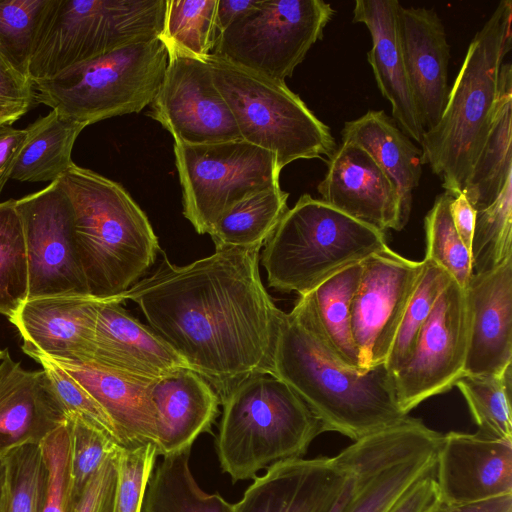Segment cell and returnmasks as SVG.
Returning <instances> with one entry per match:
<instances>
[{"instance_id":"obj_32","label":"cell","mask_w":512,"mask_h":512,"mask_svg":"<svg viewBox=\"0 0 512 512\" xmlns=\"http://www.w3.org/2000/svg\"><path fill=\"white\" fill-rule=\"evenodd\" d=\"M190 452L163 456L148 481L142 512H234V504L200 488L190 470Z\"/></svg>"},{"instance_id":"obj_17","label":"cell","mask_w":512,"mask_h":512,"mask_svg":"<svg viewBox=\"0 0 512 512\" xmlns=\"http://www.w3.org/2000/svg\"><path fill=\"white\" fill-rule=\"evenodd\" d=\"M443 506L512 494V441L450 431L442 436L435 466Z\"/></svg>"},{"instance_id":"obj_56","label":"cell","mask_w":512,"mask_h":512,"mask_svg":"<svg viewBox=\"0 0 512 512\" xmlns=\"http://www.w3.org/2000/svg\"><path fill=\"white\" fill-rule=\"evenodd\" d=\"M431 512H444V506L442 504L438 505Z\"/></svg>"},{"instance_id":"obj_44","label":"cell","mask_w":512,"mask_h":512,"mask_svg":"<svg viewBox=\"0 0 512 512\" xmlns=\"http://www.w3.org/2000/svg\"><path fill=\"white\" fill-rule=\"evenodd\" d=\"M157 456V447L153 443L119 447L116 454L117 487L113 512L142 511L147 484Z\"/></svg>"},{"instance_id":"obj_3","label":"cell","mask_w":512,"mask_h":512,"mask_svg":"<svg viewBox=\"0 0 512 512\" xmlns=\"http://www.w3.org/2000/svg\"><path fill=\"white\" fill-rule=\"evenodd\" d=\"M58 182L72 207L89 296L122 295L146 274L160 250L146 214L119 183L74 163Z\"/></svg>"},{"instance_id":"obj_11","label":"cell","mask_w":512,"mask_h":512,"mask_svg":"<svg viewBox=\"0 0 512 512\" xmlns=\"http://www.w3.org/2000/svg\"><path fill=\"white\" fill-rule=\"evenodd\" d=\"M334 14L323 0H258L218 35L211 54L285 82Z\"/></svg>"},{"instance_id":"obj_51","label":"cell","mask_w":512,"mask_h":512,"mask_svg":"<svg viewBox=\"0 0 512 512\" xmlns=\"http://www.w3.org/2000/svg\"><path fill=\"white\" fill-rule=\"evenodd\" d=\"M258 0H217L216 27L218 35L256 5Z\"/></svg>"},{"instance_id":"obj_24","label":"cell","mask_w":512,"mask_h":512,"mask_svg":"<svg viewBox=\"0 0 512 512\" xmlns=\"http://www.w3.org/2000/svg\"><path fill=\"white\" fill-rule=\"evenodd\" d=\"M397 0H357L353 22L364 24L372 47L367 60L382 95L390 102L393 120L409 138L421 143L425 132L410 86L402 52Z\"/></svg>"},{"instance_id":"obj_20","label":"cell","mask_w":512,"mask_h":512,"mask_svg":"<svg viewBox=\"0 0 512 512\" xmlns=\"http://www.w3.org/2000/svg\"><path fill=\"white\" fill-rule=\"evenodd\" d=\"M256 476L234 512H327L350 469L335 456L291 459Z\"/></svg>"},{"instance_id":"obj_22","label":"cell","mask_w":512,"mask_h":512,"mask_svg":"<svg viewBox=\"0 0 512 512\" xmlns=\"http://www.w3.org/2000/svg\"><path fill=\"white\" fill-rule=\"evenodd\" d=\"M124 294L98 309L89 362L137 379L154 381L186 361L150 327L122 307Z\"/></svg>"},{"instance_id":"obj_55","label":"cell","mask_w":512,"mask_h":512,"mask_svg":"<svg viewBox=\"0 0 512 512\" xmlns=\"http://www.w3.org/2000/svg\"><path fill=\"white\" fill-rule=\"evenodd\" d=\"M9 492H10V484H9V466H8L6 483H5L2 495L0 497V512H6V510H7L8 501H9Z\"/></svg>"},{"instance_id":"obj_29","label":"cell","mask_w":512,"mask_h":512,"mask_svg":"<svg viewBox=\"0 0 512 512\" xmlns=\"http://www.w3.org/2000/svg\"><path fill=\"white\" fill-rule=\"evenodd\" d=\"M511 123L512 67L503 63L489 129L462 190L476 211L493 203L512 178Z\"/></svg>"},{"instance_id":"obj_10","label":"cell","mask_w":512,"mask_h":512,"mask_svg":"<svg viewBox=\"0 0 512 512\" xmlns=\"http://www.w3.org/2000/svg\"><path fill=\"white\" fill-rule=\"evenodd\" d=\"M183 214L198 234L209 232L232 206L279 185L281 170L269 151L242 139L174 144Z\"/></svg>"},{"instance_id":"obj_42","label":"cell","mask_w":512,"mask_h":512,"mask_svg":"<svg viewBox=\"0 0 512 512\" xmlns=\"http://www.w3.org/2000/svg\"><path fill=\"white\" fill-rule=\"evenodd\" d=\"M71 434L70 509L103 462L121 446L113 438L78 417H68Z\"/></svg>"},{"instance_id":"obj_5","label":"cell","mask_w":512,"mask_h":512,"mask_svg":"<svg viewBox=\"0 0 512 512\" xmlns=\"http://www.w3.org/2000/svg\"><path fill=\"white\" fill-rule=\"evenodd\" d=\"M222 405L216 452L233 483L254 479L275 463L303 458L324 432L300 396L271 373L248 376Z\"/></svg>"},{"instance_id":"obj_37","label":"cell","mask_w":512,"mask_h":512,"mask_svg":"<svg viewBox=\"0 0 512 512\" xmlns=\"http://www.w3.org/2000/svg\"><path fill=\"white\" fill-rule=\"evenodd\" d=\"M470 255L473 273L489 272L512 260V178L493 203L477 211Z\"/></svg>"},{"instance_id":"obj_50","label":"cell","mask_w":512,"mask_h":512,"mask_svg":"<svg viewBox=\"0 0 512 512\" xmlns=\"http://www.w3.org/2000/svg\"><path fill=\"white\" fill-rule=\"evenodd\" d=\"M477 211L470 204L463 192L456 194L450 202V214L454 227L462 242L469 250L475 228Z\"/></svg>"},{"instance_id":"obj_40","label":"cell","mask_w":512,"mask_h":512,"mask_svg":"<svg viewBox=\"0 0 512 512\" xmlns=\"http://www.w3.org/2000/svg\"><path fill=\"white\" fill-rule=\"evenodd\" d=\"M423 260L424 268L421 277L408 303L391 350L384 363L392 375L410 357L420 331L436 300L453 280L441 267L427 259Z\"/></svg>"},{"instance_id":"obj_45","label":"cell","mask_w":512,"mask_h":512,"mask_svg":"<svg viewBox=\"0 0 512 512\" xmlns=\"http://www.w3.org/2000/svg\"><path fill=\"white\" fill-rule=\"evenodd\" d=\"M51 381L66 418L78 417L119 443L116 430L100 404L65 370L45 357H36ZM120 444V443H119Z\"/></svg>"},{"instance_id":"obj_18","label":"cell","mask_w":512,"mask_h":512,"mask_svg":"<svg viewBox=\"0 0 512 512\" xmlns=\"http://www.w3.org/2000/svg\"><path fill=\"white\" fill-rule=\"evenodd\" d=\"M317 190L325 203L380 231H400L407 224L394 184L356 144L342 143L335 149Z\"/></svg>"},{"instance_id":"obj_46","label":"cell","mask_w":512,"mask_h":512,"mask_svg":"<svg viewBox=\"0 0 512 512\" xmlns=\"http://www.w3.org/2000/svg\"><path fill=\"white\" fill-rule=\"evenodd\" d=\"M34 82L17 72L0 53V125H12L33 106Z\"/></svg>"},{"instance_id":"obj_49","label":"cell","mask_w":512,"mask_h":512,"mask_svg":"<svg viewBox=\"0 0 512 512\" xmlns=\"http://www.w3.org/2000/svg\"><path fill=\"white\" fill-rule=\"evenodd\" d=\"M28 137L26 128L17 129L12 125H0V194L11 179L13 168Z\"/></svg>"},{"instance_id":"obj_47","label":"cell","mask_w":512,"mask_h":512,"mask_svg":"<svg viewBox=\"0 0 512 512\" xmlns=\"http://www.w3.org/2000/svg\"><path fill=\"white\" fill-rule=\"evenodd\" d=\"M117 451L90 478L70 512H113L117 487Z\"/></svg>"},{"instance_id":"obj_19","label":"cell","mask_w":512,"mask_h":512,"mask_svg":"<svg viewBox=\"0 0 512 512\" xmlns=\"http://www.w3.org/2000/svg\"><path fill=\"white\" fill-rule=\"evenodd\" d=\"M111 299L91 296L27 299L9 320L22 338V350L33 359L42 356L88 361L98 309Z\"/></svg>"},{"instance_id":"obj_41","label":"cell","mask_w":512,"mask_h":512,"mask_svg":"<svg viewBox=\"0 0 512 512\" xmlns=\"http://www.w3.org/2000/svg\"><path fill=\"white\" fill-rule=\"evenodd\" d=\"M9 501L6 512H41L46 469L39 442L8 448Z\"/></svg>"},{"instance_id":"obj_1","label":"cell","mask_w":512,"mask_h":512,"mask_svg":"<svg viewBox=\"0 0 512 512\" xmlns=\"http://www.w3.org/2000/svg\"><path fill=\"white\" fill-rule=\"evenodd\" d=\"M261 248L215 249L184 266L162 252L157 268L123 293L221 404L248 376L272 374L282 310L262 284Z\"/></svg>"},{"instance_id":"obj_54","label":"cell","mask_w":512,"mask_h":512,"mask_svg":"<svg viewBox=\"0 0 512 512\" xmlns=\"http://www.w3.org/2000/svg\"><path fill=\"white\" fill-rule=\"evenodd\" d=\"M7 451L8 448L0 451V497L2 495L8 473Z\"/></svg>"},{"instance_id":"obj_31","label":"cell","mask_w":512,"mask_h":512,"mask_svg":"<svg viewBox=\"0 0 512 512\" xmlns=\"http://www.w3.org/2000/svg\"><path fill=\"white\" fill-rule=\"evenodd\" d=\"M363 262L329 277L301 295L308 302L327 342L348 368L363 371L351 331V303L359 285Z\"/></svg>"},{"instance_id":"obj_9","label":"cell","mask_w":512,"mask_h":512,"mask_svg":"<svg viewBox=\"0 0 512 512\" xmlns=\"http://www.w3.org/2000/svg\"><path fill=\"white\" fill-rule=\"evenodd\" d=\"M166 0H53L29 76L35 83L122 47L160 36Z\"/></svg>"},{"instance_id":"obj_2","label":"cell","mask_w":512,"mask_h":512,"mask_svg":"<svg viewBox=\"0 0 512 512\" xmlns=\"http://www.w3.org/2000/svg\"><path fill=\"white\" fill-rule=\"evenodd\" d=\"M272 374L286 383L331 431L357 441L408 415L384 364L367 371L345 366L334 354L303 296L281 311Z\"/></svg>"},{"instance_id":"obj_25","label":"cell","mask_w":512,"mask_h":512,"mask_svg":"<svg viewBox=\"0 0 512 512\" xmlns=\"http://www.w3.org/2000/svg\"><path fill=\"white\" fill-rule=\"evenodd\" d=\"M50 360L100 404L112 421L121 446L157 445L158 414L150 396L152 381L120 374L89 361Z\"/></svg>"},{"instance_id":"obj_38","label":"cell","mask_w":512,"mask_h":512,"mask_svg":"<svg viewBox=\"0 0 512 512\" xmlns=\"http://www.w3.org/2000/svg\"><path fill=\"white\" fill-rule=\"evenodd\" d=\"M53 0H0V53L20 74L29 70Z\"/></svg>"},{"instance_id":"obj_39","label":"cell","mask_w":512,"mask_h":512,"mask_svg":"<svg viewBox=\"0 0 512 512\" xmlns=\"http://www.w3.org/2000/svg\"><path fill=\"white\" fill-rule=\"evenodd\" d=\"M454 196L448 192L438 195L425 216L427 259L445 270L462 288L472 275L469 250L459 237L450 214V202Z\"/></svg>"},{"instance_id":"obj_15","label":"cell","mask_w":512,"mask_h":512,"mask_svg":"<svg viewBox=\"0 0 512 512\" xmlns=\"http://www.w3.org/2000/svg\"><path fill=\"white\" fill-rule=\"evenodd\" d=\"M424 268L389 246L363 261L351 331L363 371L384 364Z\"/></svg>"},{"instance_id":"obj_53","label":"cell","mask_w":512,"mask_h":512,"mask_svg":"<svg viewBox=\"0 0 512 512\" xmlns=\"http://www.w3.org/2000/svg\"><path fill=\"white\" fill-rule=\"evenodd\" d=\"M341 463L344 464L343 462ZM346 466L350 469V473L340 494L327 512H345L355 495L357 489V475L352 467Z\"/></svg>"},{"instance_id":"obj_8","label":"cell","mask_w":512,"mask_h":512,"mask_svg":"<svg viewBox=\"0 0 512 512\" xmlns=\"http://www.w3.org/2000/svg\"><path fill=\"white\" fill-rule=\"evenodd\" d=\"M167 63L159 37L134 43L35 82V101L87 126L138 113L156 96Z\"/></svg>"},{"instance_id":"obj_7","label":"cell","mask_w":512,"mask_h":512,"mask_svg":"<svg viewBox=\"0 0 512 512\" xmlns=\"http://www.w3.org/2000/svg\"><path fill=\"white\" fill-rule=\"evenodd\" d=\"M213 82L227 103L242 140L271 152L280 170L299 159L330 158V128L285 82L209 54Z\"/></svg>"},{"instance_id":"obj_30","label":"cell","mask_w":512,"mask_h":512,"mask_svg":"<svg viewBox=\"0 0 512 512\" xmlns=\"http://www.w3.org/2000/svg\"><path fill=\"white\" fill-rule=\"evenodd\" d=\"M87 125L56 110L26 127L28 137L13 168L11 179L21 182H55L73 164L74 143Z\"/></svg>"},{"instance_id":"obj_26","label":"cell","mask_w":512,"mask_h":512,"mask_svg":"<svg viewBox=\"0 0 512 512\" xmlns=\"http://www.w3.org/2000/svg\"><path fill=\"white\" fill-rule=\"evenodd\" d=\"M150 396L158 414V456L191 449L211 430L221 404L211 384L188 367L152 381Z\"/></svg>"},{"instance_id":"obj_43","label":"cell","mask_w":512,"mask_h":512,"mask_svg":"<svg viewBox=\"0 0 512 512\" xmlns=\"http://www.w3.org/2000/svg\"><path fill=\"white\" fill-rule=\"evenodd\" d=\"M39 444L46 469L41 512H70L71 434L68 420L47 432Z\"/></svg>"},{"instance_id":"obj_6","label":"cell","mask_w":512,"mask_h":512,"mask_svg":"<svg viewBox=\"0 0 512 512\" xmlns=\"http://www.w3.org/2000/svg\"><path fill=\"white\" fill-rule=\"evenodd\" d=\"M269 287L299 296L388 247L386 234L303 194L264 243Z\"/></svg>"},{"instance_id":"obj_35","label":"cell","mask_w":512,"mask_h":512,"mask_svg":"<svg viewBox=\"0 0 512 512\" xmlns=\"http://www.w3.org/2000/svg\"><path fill=\"white\" fill-rule=\"evenodd\" d=\"M217 0H166L163 30L166 48L198 58L211 54L218 37Z\"/></svg>"},{"instance_id":"obj_33","label":"cell","mask_w":512,"mask_h":512,"mask_svg":"<svg viewBox=\"0 0 512 512\" xmlns=\"http://www.w3.org/2000/svg\"><path fill=\"white\" fill-rule=\"evenodd\" d=\"M288 197L289 194L278 186L253 194L232 206L208 232L215 249L263 247L287 211Z\"/></svg>"},{"instance_id":"obj_23","label":"cell","mask_w":512,"mask_h":512,"mask_svg":"<svg viewBox=\"0 0 512 512\" xmlns=\"http://www.w3.org/2000/svg\"><path fill=\"white\" fill-rule=\"evenodd\" d=\"M398 26L410 86L426 131L438 123L447 102L450 46L434 9L401 5Z\"/></svg>"},{"instance_id":"obj_52","label":"cell","mask_w":512,"mask_h":512,"mask_svg":"<svg viewBox=\"0 0 512 512\" xmlns=\"http://www.w3.org/2000/svg\"><path fill=\"white\" fill-rule=\"evenodd\" d=\"M444 512H512V494L474 503L444 506Z\"/></svg>"},{"instance_id":"obj_34","label":"cell","mask_w":512,"mask_h":512,"mask_svg":"<svg viewBox=\"0 0 512 512\" xmlns=\"http://www.w3.org/2000/svg\"><path fill=\"white\" fill-rule=\"evenodd\" d=\"M512 366L500 375H462L455 383L479 433L512 441Z\"/></svg>"},{"instance_id":"obj_14","label":"cell","mask_w":512,"mask_h":512,"mask_svg":"<svg viewBox=\"0 0 512 512\" xmlns=\"http://www.w3.org/2000/svg\"><path fill=\"white\" fill-rule=\"evenodd\" d=\"M467 346L465 291L452 280L436 300L410 357L393 375L405 414L455 386L464 375Z\"/></svg>"},{"instance_id":"obj_12","label":"cell","mask_w":512,"mask_h":512,"mask_svg":"<svg viewBox=\"0 0 512 512\" xmlns=\"http://www.w3.org/2000/svg\"><path fill=\"white\" fill-rule=\"evenodd\" d=\"M442 436L408 415L339 452L337 459L357 475V489L345 512H388L413 483L435 467Z\"/></svg>"},{"instance_id":"obj_4","label":"cell","mask_w":512,"mask_h":512,"mask_svg":"<svg viewBox=\"0 0 512 512\" xmlns=\"http://www.w3.org/2000/svg\"><path fill=\"white\" fill-rule=\"evenodd\" d=\"M512 47V1L499 2L471 40L438 123L423 134V164L445 192H462L492 119L499 71Z\"/></svg>"},{"instance_id":"obj_48","label":"cell","mask_w":512,"mask_h":512,"mask_svg":"<svg viewBox=\"0 0 512 512\" xmlns=\"http://www.w3.org/2000/svg\"><path fill=\"white\" fill-rule=\"evenodd\" d=\"M440 504L434 467L413 483L388 512H431Z\"/></svg>"},{"instance_id":"obj_57","label":"cell","mask_w":512,"mask_h":512,"mask_svg":"<svg viewBox=\"0 0 512 512\" xmlns=\"http://www.w3.org/2000/svg\"><path fill=\"white\" fill-rule=\"evenodd\" d=\"M4 353H5V350H4V351L0 350V360H1V359H2V357L4 356Z\"/></svg>"},{"instance_id":"obj_13","label":"cell","mask_w":512,"mask_h":512,"mask_svg":"<svg viewBox=\"0 0 512 512\" xmlns=\"http://www.w3.org/2000/svg\"><path fill=\"white\" fill-rule=\"evenodd\" d=\"M15 205L25 238L27 299L89 296L74 237L72 207L58 180L15 200Z\"/></svg>"},{"instance_id":"obj_21","label":"cell","mask_w":512,"mask_h":512,"mask_svg":"<svg viewBox=\"0 0 512 512\" xmlns=\"http://www.w3.org/2000/svg\"><path fill=\"white\" fill-rule=\"evenodd\" d=\"M468 346L464 374L500 375L512 366V260L473 273L464 288Z\"/></svg>"},{"instance_id":"obj_36","label":"cell","mask_w":512,"mask_h":512,"mask_svg":"<svg viewBox=\"0 0 512 512\" xmlns=\"http://www.w3.org/2000/svg\"><path fill=\"white\" fill-rule=\"evenodd\" d=\"M29 288L25 238L15 200L0 202V314L11 317Z\"/></svg>"},{"instance_id":"obj_16","label":"cell","mask_w":512,"mask_h":512,"mask_svg":"<svg viewBox=\"0 0 512 512\" xmlns=\"http://www.w3.org/2000/svg\"><path fill=\"white\" fill-rule=\"evenodd\" d=\"M168 63L149 116L176 143L209 144L241 139L205 58L166 48Z\"/></svg>"},{"instance_id":"obj_28","label":"cell","mask_w":512,"mask_h":512,"mask_svg":"<svg viewBox=\"0 0 512 512\" xmlns=\"http://www.w3.org/2000/svg\"><path fill=\"white\" fill-rule=\"evenodd\" d=\"M342 143L367 151L394 184L401 213L408 223L413 191L422 174V152L382 110H369L347 121L341 131Z\"/></svg>"},{"instance_id":"obj_27","label":"cell","mask_w":512,"mask_h":512,"mask_svg":"<svg viewBox=\"0 0 512 512\" xmlns=\"http://www.w3.org/2000/svg\"><path fill=\"white\" fill-rule=\"evenodd\" d=\"M65 420L46 372L25 370L5 350L0 360V451L39 442Z\"/></svg>"}]
</instances>
